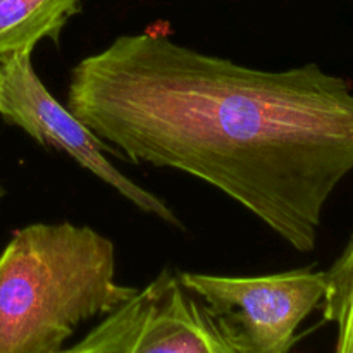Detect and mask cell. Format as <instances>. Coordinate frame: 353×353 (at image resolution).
I'll return each instance as SVG.
<instances>
[{"label": "cell", "mask_w": 353, "mask_h": 353, "mask_svg": "<svg viewBox=\"0 0 353 353\" xmlns=\"http://www.w3.org/2000/svg\"><path fill=\"white\" fill-rule=\"evenodd\" d=\"M68 109L117 157L209 183L299 252L353 172V86L317 64L261 71L123 34L74 65Z\"/></svg>", "instance_id": "cell-1"}, {"label": "cell", "mask_w": 353, "mask_h": 353, "mask_svg": "<svg viewBox=\"0 0 353 353\" xmlns=\"http://www.w3.org/2000/svg\"><path fill=\"white\" fill-rule=\"evenodd\" d=\"M112 241L88 226L31 224L0 255V353H57L137 288L116 283Z\"/></svg>", "instance_id": "cell-2"}, {"label": "cell", "mask_w": 353, "mask_h": 353, "mask_svg": "<svg viewBox=\"0 0 353 353\" xmlns=\"http://www.w3.org/2000/svg\"><path fill=\"white\" fill-rule=\"evenodd\" d=\"M178 279L240 353H288L326 292V272L312 269L255 278L183 272Z\"/></svg>", "instance_id": "cell-3"}, {"label": "cell", "mask_w": 353, "mask_h": 353, "mask_svg": "<svg viewBox=\"0 0 353 353\" xmlns=\"http://www.w3.org/2000/svg\"><path fill=\"white\" fill-rule=\"evenodd\" d=\"M0 116L45 147L71 155L81 168L112 186L134 207L159 219L183 228L164 200L114 168L103 155L105 145L71 110L45 88L31 64V54L14 55L0 64Z\"/></svg>", "instance_id": "cell-4"}, {"label": "cell", "mask_w": 353, "mask_h": 353, "mask_svg": "<svg viewBox=\"0 0 353 353\" xmlns=\"http://www.w3.org/2000/svg\"><path fill=\"white\" fill-rule=\"evenodd\" d=\"M152 286L150 307L126 353H240L178 276L164 271Z\"/></svg>", "instance_id": "cell-5"}, {"label": "cell", "mask_w": 353, "mask_h": 353, "mask_svg": "<svg viewBox=\"0 0 353 353\" xmlns=\"http://www.w3.org/2000/svg\"><path fill=\"white\" fill-rule=\"evenodd\" d=\"M79 10L81 0H0V64L31 54L45 38L57 41Z\"/></svg>", "instance_id": "cell-6"}, {"label": "cell", "mask_w": 353, "mask_h": 353, "mask_svg": "<svg viewBox=\"0 0 353 353\" xmlns=\"http://www.w3.org/2000/svg\"><path fill=\"white\" fill-rule=\"evenodd\" d=\"M152 295L154 286L150 283L143 290H138L137 295L119 309L105 316L79 343L57 353H126L147 316Z\"/></svg>", "instance_id": "cell-7"}, {"label": "cell", "mask_w": 353, "mask_h": 353, "mask_svg": "<svg viewBox=\"0 0 353 353\" xmlns=\"http://www.w3.org/2000/svg\"><path fill=\"white\" fill-rule=\"evenodd\" d=\"M326 272L324 319L336 326L334 353H353V236Z\"/></svg>", "instance_id": "cell-8"}, {"label": "cell", "mask_w": 353, "mask_h": 353, "mask_svg": "<svg viewBox=\"0 0 353 353\" xmlns=\"http://www.w3.org/2000/svg\"><path fill=\"white\" fill-rule=\"evenodd\" d=\"M3 195H6V190H3V186L2 185H0V199H2V196Z\"/></svg>", "instance_id": "cell-9"}, {"label": "cell", "mask_w": 353, "mask_h": 353, "mask_svg": "<svg viewBox=\"0 0 353 353\" xmlns=\"http://www.w3.org/2000/svg\"><path fill=\"white\" fill-rule=\"evenodd\" d=\"M0 81H2V74H0Z\"/></svg>", "instance_id": "cell-10"}]
</instances>
